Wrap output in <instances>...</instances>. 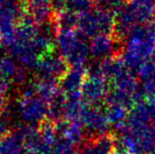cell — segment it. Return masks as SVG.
<instances>
[{"label":"cell","instance_id":"4","mask_svg":"<svg viewBox=\"0 0 155 154\" xmlns=\"http://www.w3.org/2000/svg\"><path fill=\"white\" fill-rule=\"evenodd\" d=\"M128 109L119 104H111L108 110V119L117 127L123 128L128 119Z\"/></svg>","mask_w":155,"mask_h":154},{"label":"cell","instance_id":"1","mask_svg":"<svg viewBox=\"0 0 155 154\" xmlns=\"http://www.w3.org/2000/svg\"><path fill=\"white\" fill-rule=\"evenodd\" d=\"M155 50V23L140 24L130 32L123 48V61L130 70H137Z\"/></svg>","mask_w":155,"mask_h":154},{"label":"cell","instance_id":"6","mask_svg":"<svg viewBox=\"0 0 155 154\" xmlns=\"http://www.w3.org/2000/svg\"><path fill=\"white\" fill-rule=\"evenodd\" d=\"M150 61H151L154 65H155V50L153 51V53L151 55V57H150Z\"/></svg>","mask_w":155,"mask_h":154},{"label":"cell","instance_id":"3","mask_svg":"<svg viewBox=\"0 0 155 154\" xmlns=\"http://www.w3.org/2000/svg\"><path fill=\"white\" fill-rule=\"evenodd\" d=\"M137 78L145 99L155 96V65L150 60L137 69Z\"/></svg>","mask_w":155,"mask_h":154},{"label":"cell","instance_id":"2","mask_svg":"<svg viewBox=\"0 0 155 154\" xmlns=\"http://www.w3.org/2000/svg\"><path fill=\"white\" fill-rule=\"evenodd\" d=\"M126 5L137 25L151 23L155 17V0H127Z\"/></svg>","mask_w":155,"mask_h":154},{"label":"cell","instance_id":"7","mask_svg":"<svg viewBox=\"0 0 155 154\" xmlns=\"http://www.w3.org/2000/svg\"><path fill=\"white\" fill-rule=\"evenodd\" d=\"M154 19H155V17H154Z\"/></svg>","mask_w":155,"mask_h":154},{"label":"cell","instance_id":"5","mask_svg":"<svg viewBox=\"0 0 155 154\" xmlns=\"http://www.w3.org/2000/svg\"><path fill=\"white\" fill-rule=\"evenodd\" d=\"M113 41L108 36L103 35L96 39L94 44V52L97 56H106L113 50Z\"/></svg>","mask_w":155,"mask_h":154}]
</instances>
